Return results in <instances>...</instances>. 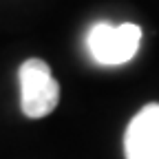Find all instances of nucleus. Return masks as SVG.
<instances>
[{"mask_svg": "<svg viewBox=\"0 0 159 159\" xmlns=\"http://www.w3.org/2000/svg\"><path fill=\"white\" fill-rule=\"evenodd\" d=\"M20 104L31 119L47 117L60 102V84L51 75V66L40 57H29L20 66Z\"/></svg>", "mask_w": 159, "mask_h": 159, "instance_id": "1", "label": "nucleus"}, {"mask_svg": "<svg viewBox=\"0 0 159 159\" xmlns=\"http://www.w3.org/2000/svg\"><path fill=\"white\" fill-rule=\"evenodd\" d=\"M142 40V29L137 25H111V22H97L89 31V51L99 64L117 66L126 64L135 57Z\"/></svg>", "mask_w": 159, "mask_h": 159, "instance_id": "2", "label": "nucleus"}, {"mask_svg": "<svg viewBox=\"0 0 159 159\" xmlns=\"http://www.w3.org/2000/svg\"><path fill=\"white\" fill-rule=\"evenodd\" d=\"M126 159H159V104H146L126 128Z\"/></svg>", "mask_w": 159, "mask_h": 159, "instance_id": "3", "label": "nucleus"}]
</instances>
